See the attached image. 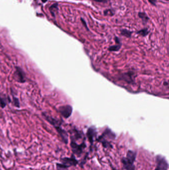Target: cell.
Listing matches in <instances>:
<instances>
[{
  "mask_svg": "<svg viewBox=\"0 0 169 170\" xmlns=\"http://www.w3.org/2000/svg\"><path fill=\"white\" fill-rule=\"evenodd\" d=\"M47 1H48V0H42V1L43 2V3H45V2H47Z\"/></svg>",
  "mask_w": 169,
  "mask_h": 170,
  "instance_id": "7402d4cb",
  "label": "cell"
},
{
  "mask_svg": "<svg viewBox=\"0 0 169 170\" xmlns=\"http://www.w3.org/2000/svg\"><path fill=\"white\" fill-rule=\"evenodd\" d=\"M93 1L98 3H106L107 2V0H93Z\"/></svg>",
  "mask_w": 169,
  "mask_h": 170,
  "instance_id": "ffe728a7",
  "label": "cell"
},
{
  "mask_svg": "<svg viewBox=\"0 0 169 170\" xmlns=\"http://www.w3.org/2000/svg\"><path fill=\"white\" fill-rule=\"evenodd\" d=\"M14 75L17 81L19 83H24L25 82V75L21 68L17 67Z\"/></svg>",
  "mask_w": 169,
  "mask_h": 170,
  "instance_id": "5b68a950",
  "label": "cell"
},
{
  "mask_svg": "<svg viewBox=\"0 0 169 170\" xmlns=\"http://www.w3.org/2000/svg\"><path fill=\"white\" fill-rule=\"evenodd\" d=\"M57 131L58 132L59 134L60 135L63 141L65 143L68 144V141H69V136H68V134L67 132H66V131H65L64 129L61 127V126H59L56 127H55Z\"/></svg>",
  "mask_w": 169,
  "mask_h": 170,
  "instance_id": "52a82bcc",
  "label": "cell"
},
{
  "mask_svg": "<svg viewBox=\"0 0 169 170\" xmlns=\"http://www.w3.org/2000/svg\"><path fill=\"white\" fill-rule=\"evenodd\" d=\"M164 85H166V86H168V83H166V82H165H165H164Z\"/></svg>",
  "mask_w": 169,
  "mask_h": 170,
  "instance_id": "44dd1931",
  "label": "cell"
},
{
  "mask_svg": "<svg viewBox=\"0 0 169 170\" xmlns=\"http://www.w3.org/2000/svg\"><path fill=\"white\" fill-rule=\"evenodd\" d=\"M136 157V153L132 150H128L126 157H122L121 162L124 168L126 170H134L135 166L134 163Z\"/></svg>",
  "mask_w": 169,
  "mask_h": 170,
  "instance_id": "6da1fadb",
  "label": "cell"
},
{
  "mask_svg": "<svg viewBox=\"0 0 169 170\" xmlns=\"http://www.w3.org/2000/svg\"><path fill=\"white\" fill-rule=\"evenodd\" d=\"M61 162L69 168L71 166H76L79 161L75 158V155L73 154L71 157H64L60 159Z\"/></svg>",
  "mask_w": 169,
  "mask_h": 170,
  "instance_id": "277c9868",
  "label": "cell"
},
{
  "mask_svg": "<svg viewBox=\"0 0 169 170\" xmlns=\"http://www.w3.org/2000/svg\"><path fill=\"white\" fill-rule=\"evenodd\" d=\"M59 111L64 118H68L71 115L73 108L70 105L61 106L59 108Z\"/></svg>",
  "mask_w": 169,
  "mask_h": 170,
  "instance_id": "8992f818",
  "label": "cell"
},
{
  "mask_svg": "<svg viewBox=\"0 0 169 170\" xmlns=\"http://www.w3.org/2000/svg\"><path fill=\"white\" fill-rule=\"evenodd\" d=\"M10 100L9 98H7L4 94L0 93V108H4L6 107L8 100Z\"/></svg>",
  "mask_w": 169,
  "mask_h": 170,
  "instance_id": "30bf717a",
  "label": "cell"
},
{
  "mask_svg": "<svg viewBox=\"0 0 169 170\" xmlns=\"http://www.w3.org/2000/svg\"><path fill=\"white\" fill-rule=\"evenodd\" d=\"M155 170H159V169H158V168H156V169H155Z\"/></svg>",
  "mask_w": 169,
  "mask_h": 170,
  "instance_id": "603a6c76",
  "label": "cell"
},
{
  "mask_svg": "<svg viewBox=\"0 0 169 170\" xmlns=\"http://www.w3.org/2000/svg\"><path fill=\"white\" fill-rule=\"evenodd\" d=\"M81 21L82 23H83V26L85 27V28H86L87 30L88 31V26H87V25L86 21H85L84 19H83V18H82V17H81Z\"/></svg>",
  "mask_w": 169,
  "mask_h": 170,
  "instance_id": "ac0fdd59",
  "label": "cell"
},
{
  "mask_svg": "<svg viewBox=\"0 0 169 170\" xmlns=\"http://www.w3.org/2000/svg\"><path fill=\"white\" fill-rule=\"evenodd\" d=\"M136 33H137V34H139L140 35H141L143 37H145V36H147L148 34L149 31L148 28H143L141 30L138 31Z\"/></svg>",
  "mask_w": 169,
  "mask_h": 170,
  "instance_id": "4fadbf2b",
  "label": "cell"
},
{
  "mask_svg": "<svg viewBox=\"0 0 169 170\" xmlns=\"http://www.w3.org/2000/svg\"><path fill=\"white\" fill-rule=\"evenodd\" d=\"M132 31L128 30L127 29H122L120 30V34L122 36H126V37L130 38L132 36Z\"/></svg>",
  "mask_w": 169,
  "mask_h": 170,
  "instance_id": "7c38bea8",
  "label": "cell"
},
{
  "mask_svg": "<svg viewBox=\"0 0 169 170\" xmlns=\"http://www.w3.org/2000/svg\"><path fill=\"white\" fill-rule=\"evenodd\" d=\"M57 170H68L69 167L62 163H57Z\"/></svg>",
  "mask_w": 169,
  "mask_h": 170,
  "instance_id": "9a60e30c",
  "label": "cell"
},
{
  "mask_svg": "<svg viewBox=\"0 0 169 170\" xmlns=\"http://www.w3.org/2000/svg\"><path fill=\"white\" fill-rule=\"evenodd\" d=\"M148 2L150 3L151 5H153V6H156V3H157V1L156 0H148Z\"/></svg>",
  "mask_w": 169,
  "mask_h": 170,
  "instance_id": "d6986e66",
  "label": "cell"
},
{
  "mask_svg": "<svg viewBox=\"0 0 169 170\" xmlns=\"http://www.w3.org/2000/svg\"><path fill=\"white\" fill-rule=\"evenodd\" d=\"M157 167L156 168L160 170H168L169 164L165 157L161 155H157L155 158Z\"/></svg>",
  "mask_w": 169,
  "mask_h": 170,
  "instance_id": "3957f363",
  "label": "cell"
},
{
  "mask_svg": "<svg viewBox=\"0 0 169 170\" xmlns=\"http://www.w3.org/2000/svg\"><path fill=\"white\" fill-rule=\"evenodd\" d=\"M58 4L57 3H55V4H53V5L51 6V7L50 8V11H51V13L53 17H55V12L57 11L58 9Z\"/></svg>",
  "mask_w": 169,
  "mask_h": 170,
  "instance_id": "5bb4252c",
  "label": "cell"
},
{
  "mask_svg": "<svg viewBox=\"0 0 169 170\" xmlns=\"http://www.w3.org/2000/svg\"><path fill=\"white\" fill-rule=\"evenodd\" d=\"M70 145L73 154L76 155L77 157H80L83 153V150L86 147V144L84 142L81 144H77L75 141L71 140Z\"/></svg>",
  "mask_w": 169,
  "mask_h": 170,
  "instance_id": "7a4b0ae2",
  "label": "cell"
},
{
  "mask_svg": "<svg viewBox=\"0 0 169 170\" xmlns=\"http://www.w3.org/2000/svg\"><path fill=\"white\" fill-rule=\"evenodd\" d=\"M96 129L94 127H90L88 129L87 132V136L88 139L89 141L92 144L94 141V138L96 136Z\"/></svg>",
  "mask_w": 169,
  "mask_h": 170,
  "instance_id": "ba28073f",
  "label": "cell"
},
{
  "mask_svg": "<svg viewBox=\"0 0 169 170\" xmlns=\"http://www.w3.org/2000/svg\"><path fill=\"white\" fill-rule=\"evenodd\" d=\"M165 1H169V0H165Z\"/></svg>",
  "mask_w": 169,
  "mask_h": 170,
  "instance_id": "cb8c5ba5",
  "label": "cell"
},
{
  "mask_svg": "<svg viewBox=\"0 0 169 170\" xmlns=\"http://www.w3.org/2000/svg\"><path fill=\"white\" fill-rule=\"evenodd\" d=\"M104 14L105 16L110 15V16L112 17V16L114 15L115 13H114V11H113V9H108L104 11Z\"/></svg>",
  "mask_w": 169,
  "mask_h": 170,
  "instance_id": "e0dca14e",
  "label": "cell"
},
{
  "mask_svg": "<svg viewBox=\"0 0 169 170\" xmlns=\"http://www.w3.org/2000/svg\"><path fill=\"white\" fill-rule=\"evenodd\" d=\"M13 106L17 108H20V103L19 102V99L16 98L15 96H13V102H12Z\"/></svg>",
  "mask_w": 169,
  "mask_h": 170,
  "instance_id": "2e32d148",
  "label": "cell"
},
{
  "mask_svg": "<svg viewBox=\"0 0 169 170\" xmlns=\"http://www.w3.org/2000/svg\"><path fill=\"white\" fill-rule=\"evenodd\" d=\"M115 40L116 43V44L115 46H111L109 47V51H118L120 50L122 44L120 43V40L119 38L116 36L115 37Z\"/></svg>",
  "mask_w": 169,
  "mask_h": 170,
  "instance_id": "9c48e42d",
  "label": "cell"
},
{
  "mask_svg": "<svg viewBox=\"0 0 169 170\" xmlns=\"http://www.w3.org/2000/svg\"><path fill=\"white\" fill-rule=\"evenodd\" d=\"M138 15L139 18L141 19L142 23L144 25L146 24L149 20V18L148 15H147L146 13L144 12H139L138 13Z\"/></svg>",
  "mask_w": 169,
  "mask_h": 170,
  "instance_id": "8fae6325",
  "label": "cell"
}]
</instances>
